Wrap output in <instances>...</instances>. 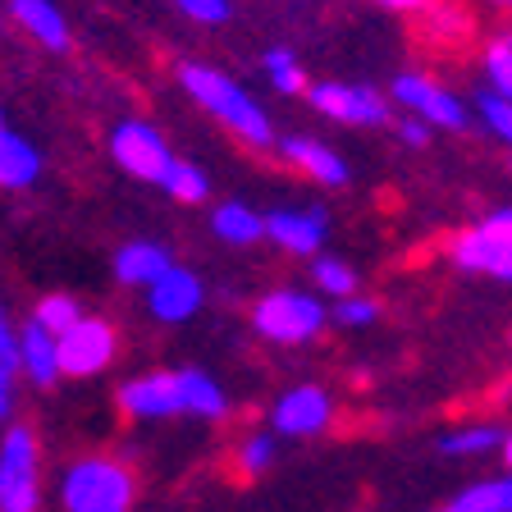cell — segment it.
Here are the masks:
<instances>
[{
  "instance_id": "obj_1",
  "label": "cell",
  "mask_w": 512,
  "mask_h": 512,
  "mask_svg": "<svg viewBox=\"0 0 512 512\" xmlns=\"http://www.w3.org/2000/svg\"><path fill=\"white\" fill-rule=\"evenodd\" d=\"M179 87L215 119V124L229 128L243 147L261 151V147H270V142H275V124H270V115L261 110V101H256L252 92H243V87L224 74V69H215V64H197V60H183L179 64Z\"/></svg>"
},
{
  "instance_id": "obj_2",
  "label": "cell",
  "mask_w": 512,
  "mask_h": 512,
  "mask_svg": "<svg viewBox=\"0 0 512 512\" xmlns=\"http://www.w3.org/2000/svg\"><path fill=\"white\" fill-rule=\"evenodd\" d=\"M60 512H133L138 476L110 453H83L60 471Z\"/></svg>"
},
{
  "instance_id": "obj_3",
  "label": "cell",
  "mask_w": 512,
  "mask_h": 512,
  "mask_svg": "<svg viewBox=\"0 0 512 512\" xmlns=\"http://www.w3.org/2000/svg\"><path fill=\"white\" fill-rule=\"evenodd\" d=\"M325 320H330L325 302L302 288H270L252 302V330L275 348H302V343L320 339Z\"/></svg>"
},
{
  "instance_id": "obj_4",
  "label": "cell",
  "mask_w": 512,
  "mask_h": 512,
  "mask_svg": "<svg viewBox=\"0 0 512 512\" xmlns=\"http://www.w3.org/2000/svg\"><path fill=\"white\" fill-rule=\"evenodd\" d=\"M448 261L462 275L512 284V206H499V211L480 215L476 224L458 229L448 238Z\"/></svg>"
},
{
  "instance_id": "obj_5",
  "label": "cell",
  "mask_w": 512,
  "mask_h": 512,
  "mask_svg": "<svg viewBox=\"0 0 512 512\" xmlns=\"http://www.w3.org/2000/svg\"><path fill=\"white\" fill-rule=\"evenodd\" d=\"M42 508V448L32 426H5L0 435V512Z\"/></svg>"
},
{
  "instance_id": "obj_6",
  "label": "cell",
  "mask_w": 512,
  "mask_h": 512,
  "mask_svg": "<svg viewBox=\"0 0 512 512\" xmlns=\"http://www.w3.org/2000/svg\"><path fill=\"white\" fill-rule=\"evenodd\" d=\"M389 101H394L403 115L426 119L439 133H467L471 115H476L453 87L435 83V78L421 74V69H403V74L394 78V87H389Z\"/></svg>"
},
{
  "instance_id": "obj_7",
  "label": "cell",
  "mask_w": 512,
  "mask_h": 512,
  "mask_svg": "<svg viewBox=\"0 0 512 512\" xmlns=\"http://www.w3.org/2000/svg\"><path fill=\"white\" fill-rule=\"evenodd\" d=\"M110 156H115L119 170L142 183H165V174L179 160L170 142L160 138V128H151L147 119H124V124L110 128Z\"/></svg>"
},
{
  "instance_id": "obj_8",
  "label": "cell",
  "mask_w": 512,
  "mask_h": 512,
  "mask_svg": "<svg viewBox=\"0 0 512 512\" xmlns=\"http://www.w3.org/2000/svg\"><path fill=\"white\" fill-rule=\"evenodd\" d=\"M307 101H311V110H320L325 119L348 124V128L389 124V96H380L366 83H311Z\"/></svg>"
},
{
  "instance_id": "obj_9",
  "label": "cell",
  "mask_w": 512,
  "mask_h": 512,
  "mask_svg": "<svg viewBox=\"0 0 512 512\" xmlns=\"http://www.w3.org/2000/svg\"><path fill=\"white\" fill-rule=\"evenodd\" d=\"M334 426V394L320 384H293L270 407V430L279 439H311Z\"/></svg>"
},
{
  "instance_id": "obj_10",
  "label": "cell",
  "mask_w": 512,
  "mask_h": 512,
  "mask_svg": "<svg viewBox=\"0 0 512 512\" xmlns=\"http://www.w3.org/2000/svg\"><path fill=\"white\" fill-rule=\"evenodd\" d=\"M119 352V334L106 316H83L69 334H60V366L69 380H92L101 375Z\"/></svg>"
},
{
  "instance_id": "obj_11",
  "label": "cell",
  "mask_w": 512,
  "mask_h": 512,
  "mask_svg": "<svg viewBox=\"0 0 512 512\" xmlns=\"http://www.w3.org/2000/svg\"><path fill=\"white\" fill-rule=\"evenodd\" d=\"M115 403L133 421H174L183 416V366L179 371H147L119 384Z\"/></svg>"
},
{
  "instance_id": "obj_12",
  "label": "cell",
  "mask_w": 512,
  "mask_h": 512,
  "mask_svg": "<svg viewBox=\"0 0 512 512\" xmlns=\"http://www.w3.org/2000/svg\"><path fill=\"white\" fill-rule=\"evenodd\" d=\"M266 238L288 256H316L330 238V215L320 206H279L266 215Z\"/></svg>"
},
{
  "instance_id": "obj_13",
  "label": "cell",
  "mask_w": 512,
  "mask_h": 512,
  "mask_svg": "<svg viewBox=\"0 0 512 512\" xmlns=\"http://www.w3.org/2000/svg\"><path fill=\"white\" fill-rule=\"evenodd\" d=\"M202 302H206V284L188 266H179V261L147 288V311L160 325H183V320H192L202 311Z\"/></svg>"
},
{
  "instance_id": "obj_14",
  "label": "cell",
  "mask_w": 512,
  "mask_h": 512,
  "mask_svg": "<svg viewBox=\"0 0 512 512\" xmlns=\"http://www.w3.org/2000/svg\"><path fill=\"white\" fill-rule=\"evenodd\" d=\"M279 156H284L298 174H307L311 183H325V188H348V160H343L334 147H325V142L293 133V138H279Z\"/></svg>"
},
{
  "instance_id": "obj_15",
  "label": "cell",
  "mask_w": 512,
  "mask_h": 512,
  "mask_svg": "<svg viewBox=\"0 0 512 512\" xmlns=\"http://www.w3.org/2000/svg\"><path fill=\"white\" fill-rule=\"evenodd\" d=\"M19 362H23V380H32L37 389H51L55 380H64L60 334H51L46 325H37L28 316V325L19 330Z\"/></svg>"
},
{
  "instance_id": "obj_16",
  "label": "cell",
  "mask_w": 512,
  "mask_h": 512,
  "mask_svg": "<svg viewBox=\"0 0 512 512\" xmlns=\"http://www.w3.org/2000/svg\"><path fill=\"white\" fill-rule=\"evenodd\" d=\"M10 19L19 23L23 37H32L46 51H69L74 37H69V19L60 14L55 0H10Z\"/></svg>"
},
{
  "instance_id": "obj_17",
  "label": "cell",
  "mask_w": 512,
  "mask_h": 512,
  "mask_svg": "<svg viewBox=\"0 0 512 512\" xmlns=\"http://www.w3.org/2000/svg\"><path fill=\"white\" fill-rule=\"evenodd\" d=\"M170 266H174L170 247L151 243V238L124 243V247L115 252V279H119V284H128V288H142V293H147V288L156 284V279L165 275Z\"/></svg>"
},
{
  "instance_id": "obj_18",
  "label": "cell",
  "mask_w": 512,
  "mask_h": 512,
  "mask_svg": "<svg viewBox=\"0 0 512 512\" xmlns=\"http://www.w3.org/2000/svg\"><path fill=\"white\" fill-rule=\"evenodd\" d=\"M37 179H42V151L32 147L23 133L5 128V133H0V188L28 192Z\"/></svg>"
},
{
  "instance_id": "obj_19",
  "label": "cell",
  "mask_w": 512,
  "mask_h": 512,
  "mask_svg": "<svg viewBox=\"0 0 512 512\" xmlns=\"http://www.w3.org/2000/svg\"><path fill=\"white\" fill-rule=\"evenodd\" d=\"M503 439L508 430L499 421H467V426H453L435 439L444 458H485V453H503Z\"/></svg>"
},
{
  "instance_id": "obj_20",
  "label": "cell",
  "mask_w": 512,
  "mask_h": 512,
  "mask_svg": "<svg viewBox=\"0 0 512 512\" xmlns=\"http://www.w3.org/2000/svg\"><path fill=\"white\" fill-rule=\"evenodd\" d=\"M211 234L229 247H252L256 238H266V215H256L243 202H220L211 211Z\"/></svg>"
},
{
  "instance_id": "obj_21",
  "label": "cell",
  "mask_w": 512,
  "mask_h": 512,
  "mask_svg": "<svg viewBox=\"0 0 512 512\" xmlns=\"http://www.w3.org/2000/svg\"><path fill=\"white\" fill-rule=\"evenodd\" d=\"M19 375H23V362H19V330L10 325V311L0 302V426L14 416V398H19Z\"/></svg>"
},
{
  "instance_id": "obj_22",
  "label": "cell",
  "mask_w": 512,
  "mask_h": 512,
  "mask_svg": "<svg viewBox=\"0 0 512 512\" xmlns=\"http://www.w3.org/2000/svg\"><path fill=\"white\" fill-rule=\"evenodd\" d=\"M480 78H485V92L512 101V28L494 32L490 42H485V51H480Z\"/></svg>"
},
{
  "instance_id": "obj_23",
  "label": "cell",
  "mask_w": 512,
  "mask_h": 512,
  "mask_svg": "<svg viewBox=\"0 0 512 512\" xmlns=\"http://www.w3.org/2000/svg\"><path fill=\"white\" fill-rule=\"evenodd\" d=\"M275 430H252V435H243L238 439V448H234V476H243V480H256V476H266L270 467H275Z\"/></svg>"
},
{
  "instance_id": "obj_24",
  "label": "cell",
  "mask_w": 512,
  "mask_h": 512,
  "mask_svg": "<svg viewBox=\"0 0 512 512\" xmlns=\"http://www.w3.org/2000/svg\"><path fill=\"white\" fill-rule=\"evenodd\" d=\"M160 188L170 192L174 202H183V206H202L206 197H211V179H206V170L202 165H192V160H174V170L165 174Z\"/></svg>"
},
{
  "instance_id": "obj_25",
  "label": "cell",
  "mask_w": 512,
  "mask_h": 512,
  "mask_svg": "<svg viewBox=\"0 0 512 512\" xmlns=\"http://www.w3.org/2000/svg\"><path fill=\"white\" fill-rule=\"evenodd\" d=\"M444 512H508V499H503V476L494 480H471L467 490H458L444 503Z\"/></svg>"
},
{
  "instance_id": "obj_26",
  "label": "cell",
  "mask_w": 512,
  "mask_h": 512,
  "mask_svg": "<svg viewBox=\"0 0 512 512\" xmlns=\"http://www.w3.org/2000/svg\"><path fill=\"white\" fill-rule=\"evenodd\" d=\"M311 284H316L320 293H330L334 302H343L357 293V270H352L348 261H339V256H316V261H311Z\"/></svg>"
},
{
  "instance_id": "obj_27",
  "label": "cell",
  "mask_w": 512,
  "mask_h": 512,
  "mask_svg": "<svg viewBox=\"0 0 512 512\" xmlns=\"http://www.w3.org/2000/svg\"><path fill=\"white\" fill-rule=\"evenodd\" d=\"M471 106H476V119L485 124V133H490L494 142H503V147L512 151V101H508V96L480 92Z\"/></svg>"
},
{
  "instance_id": "obj_28",
  "label": "cell",
  "mask_w": 512,
  "mask_h": 512,
  "mask_svg": "<svg viewBox=\"0 0 512 512\" xmlns=\"http://www.w3.org/2000/svg\"><path fill=\"white\" fill-rule=\"evenodd\" d=\"M266 74H270V83H275V92H284V96H298V92H307V74H302V60L293 51H284V46H275V51H266Z\"/></svg>"
},
{
  "instance_id": "obj_29",
  "label": "cell",
  "mask_w": 512,
  "mask_h": 512,
  "mask_svg": "<svg viewBox=\"0 0 512 512\" xmlns=\"http://www.w3.org/2000/svg\"><path fill=\"white\" fill-rule=\"evenodd\" d=\"M32 320H37V325H46L51 334H69L78 320H83V307H78L69 293H46V298L32 307Z\"/></svg>"
},
{
  "instance_id": "obj_30",
  "label": "cell",
  "mask_w": 512,
  "mask_h": 512,
  "mask_svg": "<svg viewBox=\"0 0 512 512\" xmlns=\"http://www.w3.org/2000/svg\"><path fill=\"white\" fill-rule=\"evenodd\" d=\"M330 320H334V325H343V330H366V325H375V320H380V302L366 298V293H352V298L334 302Z\"/></svg>"
},
{
  "instance_id": "obj_31",
  "label": "cell",
  "mask_w": 512,
  "mask_h": 512,
  "mask_svg": "<svg viewBox=\"0 0 512 512\" xmlns=\"http://www.w3.org/2000/svg\"><path fill=\"white\" fill-rule=\"evenodd\" d=\"M394 133H398V142H403L407 151H426L430 142H435L439 128H430L426 119H416V115H403V119L394 124Z\"/></svg>"
},
{
  "instance_id": "obj_32",
  "label": "cell",
  "mask_w": 512,
  "mask_h": 512,
  "mask_svg": "<svg viewBox=\"0 0 512 512\" xmlns=\"http://www.w3.org/2000/svg\"><path fill=\"white\" fill-rule=\"evenodd\" d=\"M174 5H179L192 23H206V28L229 19V0H174Z\"/></svg>"
},
{
  "instance_id": "obj_33",
  "label": "cell",
  "mask_w": 512,
  "mask_h": 512,
  "mask_svg": "<svg viewBox=\"0 0 512 512\" xmlns=\"http://www.w3.org/2000/svg\"><path fill=\"white\" fill-rule=\"evenodd\" d=\"M380 10H389V14H426L435 0H375Z\"/></svg>"
},
{
  "instance_id": "obj_34",
  "label": "cell",
  "mask_w": 512,
  "mask_h": 512,
  "mask_svg": "<svg viewBox=\"0 0 512 512\" xmlns=\"http://www.w3.org/2000/svg\"><path fill=\"white\" fill-rule=\"evenodd\" d=\"M503 462H508V471H512V426H508V439H503Z\"/></svg>"
},
{
  "instance_id": "obj_35",
  "label": "cell",
  "mask_w": 512,
  "mask_h": 512,
  "mask_svg": "<svg viewBox=\"0 0 512 512\" xmlns=\"http://www.w3.org/2000/svg\"><path fill=\"white\" fill-rule=\"evenodd\" d=\"M480 5H490V10H512V0H480Z\"/></svg>"
},
{
  "instance_id": "obj_36",
  "label": "cell",
  "mask_w": 512,
  "mask_h": 512,
  "mask_svg": "<svg viewBox=\"0 0 512 512\" xmlns=\"http://www.w3.org/2000/svg\"><path fill=\"white\" fill-rule=\"evenodd\" d=\"M503 499H508V512H512V476H503Z\"/></svg>"
},
{
  "instance_id": "obj_37",
  "label": "cell",
  "mask_w": 512,
  "mask_h": 512,
  "mask_svg": "<svg viewBox=\"0 0 512 512\" xmlns=\"http://www.w3.org/2000/svg\"><path fill=\"white\" fill-rule=\"evenodd\" d=\"M0 133H5V110H0Z\"/></svg>"
}]
</instances>
